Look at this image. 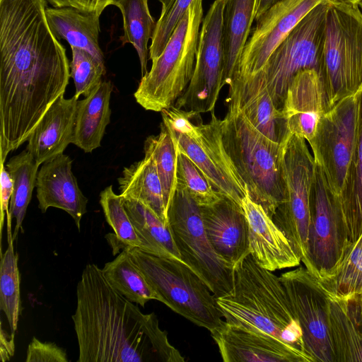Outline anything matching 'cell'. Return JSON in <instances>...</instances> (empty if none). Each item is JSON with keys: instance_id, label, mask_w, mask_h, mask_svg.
<instances>
[{"instance_id": "obj_9", "label": "cell", "mask_w": 362, "mask_h": 362, "mask_svg": "<svg viewBox=\"0 0 362 362\" xmlns=\"http://www.w3.org/2000/svg\"><path fill=\"white\" fill-rule=\"evenodd\" d=\"M168 216L181 260L204 281L216 297L230 293L233 269L214 250L204 229L200 206L178 184Z\"/></svg>"}, {"instance_id": "obj_35", "label": "cell", "mask_w": 362, "mask_h": 362, "mask_svg": "<svg viewBox=\"0 0 362 362\" xmlns=\"http://www.w3.org/2000/svg\"><path fill=\"white\" fill-rule=\"evenodd\" d=\"M241 110L257 130L275 142L282 144L290 133L282 110L275 106L266 88L252 96Z\"/></svg>"}, {"instance_id": "obj_16", "label": "cell", "mask_w": 362, "mask_h": 362, "mask_svg": "<svg viewBox=\"0 0 362 362\" xmlns=\"http://www.w3.org/2000/svg\"><path fill=\"white\" fill-rule=\"evenodd\" d=\"M211 334L224 362H310L303 352L276 337L226 321Z\"/></svg>"}, {"instance_id": "obj_19", "label": "cell", "mask_w": 362, "mask_h": 362, "mask_svg": "<svg viewBox=\"0 0 362 362\" xmlns=\"http://www.w3.org/2000/svg\"><path fill=\"white\" fill-rule=\"evenodd\" d=\"M38 207L42 213L55 207L68 213L80 231L88 199L81 191L72 172V160L64 153L42 164L36 180Z\"/></svg>"}, {"instance_id": "obj_26", "label": "cell", "mask_w": 362, "mask_h": 362, "mask_svg": "<svg viewBox=\"0 0 362 362\" xmlns=\"http://www.w3.org/2000/svg\"><path fill=\"white\" fill-rule=\"evenodd\" d=\"M124 199H134L153 211L160 218L168 223L163 189L155 163L145 154L144 158L124 168L118 178Z\"/></svg>"}, {"instance_id": "obj_33", "label": "cell", "mask_w": 362, "mask_h": 362, "mask_svg": "<svg viewBox=\"0 0 362 362\" xmlns=\"http://www.w3.org/2000/svg\"><path fill=\"white\" fill-rule=\"evenodd\" d=\"M318 280L332 299L362 293V233L350 243L334 272Z\"/></svg>"}, {"instance_id": "obj_7", "label": "cell", "mask_w": 362, "mask_h": 362, "mask_svg": "<svg viewBox=\"0 0 362 362\" xmlns=\"http://www.w3.org/2000/svg\"><path fill=\"white\" fill-rule=\"evenodd\" d=\"M130 256L161 303L210 333L225 323L216 296L204 281L180 259L156 256L129 247Z\"/></svg>"}, {"instance_id": "obj_2", "label": "cell", "mask_w": 362, "mask_h": 362, "mask_svg": "<svg viewBox=\"0 0 362 362\" xmlns=\"http://www.w3.org/2000/svg\"><path fill=\"white\" fill-rule=\"evenodd\" d=\"M216 300L226 322L276 337L306 355L283 284L272 271L258 265L250 253L234 266L230 293Z\"/></svg>"}, {"instance_id": "obj_14", "label": "cell", "mask_w": 362, "mask_h": 362, "mask_svg": "<svg viewBox=\"0 0 362 362\" xmlns=\"http://www.w3.org/2000/svg\"><path fill=\"white\" fill-rule=\"evenodd\" d=\"M302 332L304 351L311 362H335L329 332L330 297L305 267L279 276Z\"/></svg>"}, {"instance_id": "obj_5", "label": "cell", "mask_w": 362, "mask_h": 362, "mask_svg": "<svg viewBox=\"0 0 362 362\" xmlns=\"http://www.w3.org/2000/svg\"><path fill=\"white\" fill-rule=\"evenodd\" d=\"M202 1L193 0L162 53L141 77L134 96L145 110L161 112L173 106L187 88L195 66Z\"/></svg>"}, {"instance_id": "obj_25", "label": "cell", "mask_w": 362, "mask_h": 362, "mask_svg": "<svg viewBox=\"0 0 362 362\" xmlns=\"http://www.w3.org/2000/svg\"><path fill=\"white\" fill-rule=\"evenodd\" d=\"M113 86L101 81L84 99L78 100L73 143L86 153L101 145L110 121V102Z\"/></svg>"}, {"instance_id": "obj_42", "label": "cell", "mask_w": 362, "mask_h": 362, "mask_svg": "<svg viewBox=\"0 0 362 362\" xmlns=\"http://www.w3.org/2000/svg\"><path fill=\"white\" fill-rule=\"evenodd\" d=\"M115 0H72V6L100 16L104 9Z\"/></svg>"}, {"instance_id": "obj_38", "label": "cell", "mask_w": 362, "mask_h": 362, "mask_svg": "<svg viewBox=\"0 0 362 362\" xmlns=\"http://www.w3.org/2000/svg\"><path fill=\"white\" fill-rule=\"evenodd\" d=\"M72 59L70 75L76 88L74 96L86 97L102 81L105 74V63L101 62L87 51L71 47Z\"/></svg>"}, {"instance_id": "obj_18", "label": "cell", "mask_w": 362, "mask_h": 362, "mask_svg": "<svg viewBox=\"0 0 362 362\" xmlns=\"http://www.w3.org/2000/svg\"><path fill=\"white\" fill-rule=\"evenodd\" d=\"M241 206L248 226L250 252L255 262L272 272L298 266L301 260L291 242L247 190Z\"/></svg>"}, {"instance_id": "obj_30", "label": "cell", "mask_w": 362, "mask_h": 362, "mask_svg": "<svg viewBox=\"0 0 362 362\" xmlns=\"http://www.w3.org/2000/svg\"><path fill=\"white\" fill-rule=\"evenodd\" d=\"M102 269L109 284L131 302L142 307L151 300L161 302L160 296L132 260L128 247L105 263Z\"/></svg>"}, {"instance_id": "obj_24", "label": "cell", "mask_w": 362, "mask_h": 362, "mask_svg": "<svg viewBox=\"0 0 362 362\" xmlns=\"http://www.w3.org/2000/svg\"><path fill=\"white\" fill-rule=\"evenodd\" d=\"M48 24L58 40L84 49L104 63L99 45L100 16L74 6L47 7Z\"/></svg>"}, {"instance_id": "obj_4", "label": "cell", "mask_w": 362, "mask_h": 362, "mask_svg": "<svg viewBox=\"0 0 362 362\" xmlns=\"http://www.w3.org/2000/svg\"><path fill=\"white\" fill-rule=\"evenodd\" d=\"M223 141L253 201L273 217L285 198L283 143L264 136L244 112H228L222 119Z\"/></svg>"}, {"instance_id": "obj_22", "label": "cell", "mask_w": 362, "mask_h": 362, "mask_svg": "<svg viewBox=\"0 0 362 362\" xmlns=\"http://www.w3.org/2000/svg\"><path fill=\"white\" fill-rule=\"evenodd\" d=\"M329 332L335 362H362V293L330 298Z\"/></svg>"}, {"instance_id": "obj_44", "label": "cell", "mask_w": 362, "mask_h": 362, "mask_svg": "<svg viewBox=\"0 0 362 362\" xmlns=\"http://www.w3.org/2000/svg\"><path fill=\"white\" fill-rule=\"evenodd\" d=\"M278 0H259L257 15L255 20L259 18L264 12H266L272 6H273Z\"/></svg>"}, {"instance_id": "obj_3", "label": "cell", "mask_w": 362, "mask_h": 362, "mask_svg": "<svg viewBox=\"0 0 362 362\" xmlns=\"http://www.w3.org/2000/svg\"><path fill=\"white\" fill-rule=\"evenodd\" d=\"M325 0L297 24L278 45L255 75L249 78L228 103L229 112L241 110L255 94L266 88L275 105L282 110L288 88L294 76L305 69H315L322 79L325 74Z\"/></svg>"}, {"instance_id": "obj_27", "label": "cell", "mask_w": 362, "mask_h": 362, "mask_svg": "<svg viewBox=\"0 0 362 362\" xmlns=\"http://www.w3.org/2000/svg\"><path fill=\"white\" fill-rule=\"evenodd\" d=\"M124 204L141 243L140 250L156 256L181 260L169 222L163 221L134 199H124Z\"/></svg>"}, {"instance_id": "obj_41", "label": "cell", "mask_w": 362, "mask_h": 362, "mask_svg": "<svg viewBox=\"0 0 362 362\" xmlns=\"http://www.w3.org/2000/svg\"><path fill=\"white\" fill-rule=\"evenodd\" d=\"M0 183V232L1 234L4 223L5 215L6 216L9 213L10 201L13 189V180L11 177L6 166L4 165V163H1Z\"/></svg>"}, {"instance_id": "obj_43", "label": "cell", "mask_w": 362, "mask_h": 362, "mask_svg": "<svg viewBox=\"0 0 362 362\" xmlns=\"http://www.w3.org/2000/svg\"><path fill=\"white\" fill-rule=\"evenodd\" d=\"M0 356L2 362L9 361L14 354V333L8 335L1 326Z\"/></svg>"}, {"instance_id": "obj_36", "label": "cell", "mask_w": 362, "mask_h": 362, "mask_svg": "<svg viewBox=\"0 0 362 362\" xmlns=\"http://www.w3.org/2000/svg\"><path fill=\"white\" fill-rule=\"evenodd\" d=\"M100 204L106 221L115 232L114 237L124 248H141V243L125 209L124 199L113 191L112 185L105 187L100 192Z\"/></svg>"}, {"instance_id": "obj_6", "label": "cell", "mask_w": 362, "mask_h": 362, "mask_svg": "<svg viewBox=\"0 0 362 362\" xmlns=\"http://www.w3.org/2000/svg\"><path fill=\"white\" fill-rule=\"evenodd\" d=\"M160 112L178 150L197 165L215 190L241 206L247 189L224 146L222 119L212 112L208 123L193 122L199 114L174 105Z\"/></svg>"}, {"instance_id": "obj_31", "label": "cell", "mask_w": 362, "mask_h": 362, "mask_svg": "<svg viewBox=\"0 0 362 362\" xmlns=\"http://www.w3.org/2000/svg\"><path fill=\"white\" fill-rule=\"evenodd\" d=\"M112 5L117 7L122 16L124 33L120 37L122 44L129 43L136 49L143 76L148 72V43L156 25L150 13L148 0H115Z\"/></svg>"}, {"instance_id": "obj_17", "label": "cell", "mask_w": 362, "mask_h": 362, "mask_svg": "<svg viewBox=\"0 0 362 362\" xmlns=\"http://www.w3.org/2000/svg\"><path fill=\"white\" fill-rule=\"evenodd\" d=\"M208 239L218 257L230 269L249 255L248 226L241 206L222 197L200 206Z\"/></svg>"}, {"instance_id": "obj_10", "label": "cell", "mask_w": 362, "mask_h": 362, "mask_svg": "<svg viewBox=\"0 0 362 362\" xmlns=\"http://www.w3.org/2000/svg\"><path fill=\"white\" fill-rule=\"evenodd\" d=\"M315 171L310 196V221L305 267L318 279L331 275L350 242L341 203L331 192L320 168Z\"/></svg>"}, {"instance_id": "obj_29", "label": "cell", "mask_w": 362, "mask_h": 362, "mask_svg": "<svg viewBox=\"0 0 362 362\" xmlns=\"http://www.w3.org/2000/svg\"><path fill=\"white\" fill-rule=\"evenodd\" d=\"M356 95L358 114L355 150L346 183L339 199L351 243L362 233V86Z\"/></svg>"}, {"instance_id": "obj_28", "label": "cell", "mask_w": 362, "mask_h": 362, "mask_svg": "<svg viewBox=\"0 0 362 362\" xmlns=\"http://www.w3.org/2000/svg\"><path fill=\"white\" fill-rule=\"evenodd\" d=\"M6 168L13 180V189L11 195L9 213L6 216L7 229H11V221L14 218L16 225L13 232V240L18 236L22 227L27 208L31 200L40 165L35 160L31 154L25 149L16 156H13L6 163Z\"/></svg>"}, {"instance_id": "obj_11", "label": "cell", "mask_w": 362, "mask_h": 362, "mask_svg": "<svg viewBox=\"0 0 362 362\" xmlns=\"http://www.w3.org/2000/svg\"><path fill=\"white\" fill-rule=\"evenodd\" d=\"M282 161L285 198L272 219L302 262L306 253L310 196L316 165L305 139L291 133L283 143Z\"/></svg>"}, {"instance_id": "obj_1", "label": "cell", "mask_w": 362, "mask_h": 362, "mask_svg": "<svg viewBox=\"0 0 362 362\" xmlns=\"http://www.w3.org/2000/svg\"><path fill=\"white\" fill-rule=\"evenodd\" d=\"M76 299L71 318L78 362L185 361L155 313H143L109 284L98 265L85 267Z\"/></svg>"}, {"instance_id": "obj_40", "label": "cell", "mask_w": 362, "mask_h": 362, "mask_svg": "<svg viewBox=\"0 0 362 362\" xmlns=\"http://www.w3.org/2000/svg\"><path fill=\"white\" fill-rule=\"evenodd\" d=\"M26 362H68L66 353L64 349L53 342H43L33 337L30 342Z\"/></svg>"}, {"instance_id": "obj_37", "label": "cell", "mask_w": 362, "mask_h": 362, "mask_svg": "<svg viewBox=\"0 0 362 362\" xmlns=\"http://www.w3.org/2000/svg\"><path fill=\"white\" fill-rule=\"evenodd\" d=\"M177 180V184L182 186L200 206L212 204L223 197L214 189L197 165L179 150Z\"/></svg>"}, {"instance_id": "obj_47", "label": "cell", "mask_w": 362, "mask_h": 362, "mask_svg": "<svg viewBox=\"0 0 362 362\" xmlns=\"http://www.w3.org/2000/svg\"><path fill=\"white\" fill-rule=\"evenodd\" d=\"M358 5V6H359V8H360L361 11H362V1H361V2H360Z\"/></svg>"}, {"instance_id": "obj_8", "label": "cell", "mask_w": 362, "mask_h": 362, "mask_svg": "<svg viewBox=\"0 0 362 362\" xmlns=\"http://www.w3.org/2000/svg\"><path fill=\"white\" fill-rule=\"evenodd\" d=\"M322 83L329 110L362 86V11L358 5L328 0Z\"/></svg>"}, {"instance_id": "obj_23", "label": "cell", "mask_w": 362, "mask_h": 362, "mask_svg": "<svg viewBox=\"0 0 362 362\" xmlns=\"http://www.w3.org/2000/svg\"><path fill=\"white\" fill-rule=\"evenodd\" d=\"M258 4L259 0H226L223 21V86L232 87L237 78Z\"/></svg>"}, {"instance_id": "obj_46", "label": "cell", "mask_w": 362, "mask_h": 362, "mask_svg": "<svg viewBox=\"0 0 362 362\" xmlns=\"http://www.w3.org/2000/svg\"><path fill=\"white\" fill-rule=\"evenodd\" d=\"M333 1H340V2H343V3H349V4H357V5L360 2L362 1V0H333Z\"/></svg>"}, {"instance_id": "obj_32", "label": "cell", "mask_w": 362, "mask_h": 362, "mask_svg": "<svg viewBox=\"0 0 362 362\" xmlns=\"http://www.w3.org/2000/svg\"><path fill=\"white\" fill-rule=\"evenodd\" d=\"M177 153L176 143L163 123L160 133L147 137L144 142V153L155 163L168 211L177 189Z\"/></svg>"}, {"instance_id": "obj_15", "label": "cell", "mask_w": 362, "mask_h": 362, "mask_svg": "<svg viewBox=\"0 0 362 362\" xmlns=\"http://www.w3.org/2000/svg\"><path fill=\"white\" fill-rule=\"evenodd\" d=\"M323 1L278 0L255 20L256 26L243 50L237 78L229 88L228 102L261 70L274 49L304 16Z\"/></svg>"}, {"instance_id": "obj_21", "label": "cell", "mask_w": 362, "mask_h": 362, "mask_svg": "<svg viewBox=\"0 0 362 362\" xmlns=\"http://www.w3.org/2000/svg\"><path fill=\"white\" fill-rule=\"evenodd\" d=\"M78 99L58 98L30 134L26 150L40 165L73 143Z\"/></svg>"}, {"instance_id": "obj_20", "label": "cell", "mask_w": 362, "mask_h": 362, "mask_svg": "<svg viewBox=\"0 0 362 362\" xmlns=\"http://www.w3.org/2000/svg\"><path fill=\"white\" fill-rule=\"evenodd\" d=\"M329 110L322 79L315 69L298 72L290 84L282 112L290 133L310 142Z\"/></svg>"}, {"instance_id": "obj_12", "label": "cell", "mask_w": 362, "mask_h": 362, "mask_svg": "<svg viewBox=\"0 0 362 362\" xmlns=\"http://www.w3.org/2000/svg\"><path fill=\"white\" fill-rule=\"evenodd\" d=\"M358 114L356 95L343 98L322 115L313 138L308 142L315 163L339 200L354 157Z\"/></svg>"}, {"instance_id": "obj_45", "label": "cell", "mask_w": 362, "mask_h": 362, "mask_svg": "<svg viewBox=\"0 0 362 362\" xmlns=\"http://www.w3.org/2000/svg\"><path fill=\"white\" fill-rule=\"evenodd\" d=\"M54 7L72 6V0H47Z\"/></svg>"}, {"instance_id": "obj_34", "label": "cell", "mask_w": 362, "mask_h": 362, "mask_svg": "<svg viewBox=\"0 0 362 362\" xmlns=\"http://www.w3.org/2000/svg\"><path fill=\"white\" fill-rule=\"evenodd\" d=\"M7 249L1 254L0 310L4 313L11 331L14 333L21 313V296L18 255L14 252L11 229H7Z\"/></svg>"}, {"instance_id": "obj_39", "label": "cell", "mask_w": 362, "mask_h": 362, "mask_svg": "<svg viewBox=\"0 0 362 362\" xmlns=\"http://www.w3.org/2000/svg\"><path fill=\"white\" fill-rule=\"evenodd\" d=\"M158 1L161 3L162 8L149 47V59L151 61L155 60L162 53L179 21L193 1V0Z\"/></svg>"}, {"instance_id": "obj_13", "label": "cell", "mask_w": 362, "mask_h": 362, "mask_svg": "<svg viewBox=\"0 0 362 362\" xmlns=\"http://www.w3.org/2000/svg\"><path fill=\"white\" fill-rule=\"evenodd\" d=\"M226 0H215L204 18L190 82L175 103L187 112H212L222 87L224 69L223 21Z\"/></svg>"}]
</instances>
